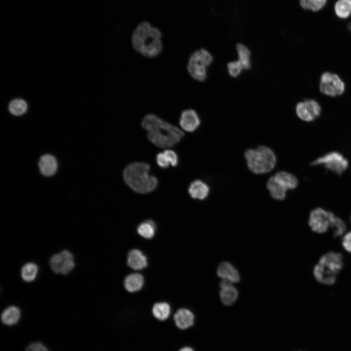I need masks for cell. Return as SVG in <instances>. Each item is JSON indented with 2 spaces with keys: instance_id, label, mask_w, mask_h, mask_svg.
Masks as SVG:
<instances>
[{
  "instance_id": "cell-8",
  "label": "cell",
  "mask_w": 351,
  "mask_h": 351,
  "mask_svg": "<svg viewBox=\"0 0 351 351\" xmlns=\"http://www.w3.org/2000/svg\"><path fill=\"white\" fill-rule=\"evenodd\" d=\"M320 89L323 94L334 97L340 95L344 92L345 85L337 75L326 72L321 76Z\"/></svg>"
},
{
  "instance_id": "cell-41",
  "label": "cell",
  "mask_w": 351,
  "mask_h": 351,
  "mask_svg": "<svg viewBox=\"0 0 351 351\" xmlns=\"http://www.w3.org/2000/svg\"></svg>"
},
{
  "instance_id": "cell-16",
  "label": "cell",
  "mask_w": 351,
  "mask_h": 351,
  "mask_svg": "<svg viewBox=\"0 0 351 351\" xmlns=\"http://www.w3.org/2000/svg\"><path fill=\"white\" fill-rule=\"evenodd\" d=\"M127 263L128 266L134 270H141L147 267V259L141 251L132 249L128 254Z\"/></svg>"
},
{
  "instance_id": "cell-26",
  "label": "cell",
  "mask_w": 351,
  "mask_h": 351,
  "mask_svg": "<svg viewBox=\"0 0 351 351\" xmlns=\"http://www.w3.org/2000/svg\"><path fill=\"white\" fill-rule=\"evenodd\" d=\"M330 228L332 229V238H336L344 234L347 227L346 223L341 218L334 214L331 220Z\"/></svg>"
},
{
  "instance_id": "cell-17",
  "label": "cell",
  "mask_w": 351,
  "mask_h": 351,
  "mask_svg": "<svg viewBox=\"0 0 351 351\" xmlns=\"http://www.w3.org/2000/svg\"><path fill=\"white\" fill-rule=\"evenodd\" d=\"M266 186L273 199L280 201L285 199L287 190L275 179L273 176L268 179Z\"/></svg>"
},
{
  "instance_id": "cell-12",
  "label": "cell",
  "mask_w": 351,
  "mask_h": 351,
  "mask_svg": "<svg viewBox=\"0 0 351 351\" xmlns=\"http://www.w3.org/2000/svg\"><path fill=\"white\" fill-rule=\"evenodd\" d=\"M176 326L180 330H186L194 324L195 315L189 310L185 308L178 309L173 317Z\"/></svg>"
},
{
  "instance_id": "cell-7",
  "label": "cell",
  "mask_w": 351,
  "mask_h": 351,
  "mask_svg": "<svg viewBox=\"0 0 351 351\" xmlns=\"http://www.w3.org/2000/svg\"><path fill=\"white\" fill-rule=\"evenodd\" d=\"M333 213L321 208L311 211L308 218V225L311 230L318 234L326 233L330 227Z\"/></svg>"
},
{
  "instance_id": "cell-14",
  "label": "cell",
  "mask_w": 351,
  "mask_h": 351,
  "mask_svg": "<svg viewBox=\"0 0 351 351\" xmlns=\"http://www.w3.org/2000/svg\"><path fill=\"white\" fill-rule=\"evenodd\" d=\"M39 167L42 175L50 176L53 175L57 171L58 162L53 156L46 154L40 158Z\"/></svg>"
},
{
  "instance_id": "cell-39",
  "label": "cell",
  "mask_w": 351,
  "mask_h": 351,
  "mask_svg": "<svg viewBox=\"0 0 351 351\" xmlns=\"http://www.w3.org/2000/svg\"><path fill=\"white\" fill-rule=\"evenodd\" d=\"M178 351H194V350L189 347H184L179 350Z\"/></svg>"
},
{
  "instance_id": "cell-4",
  "label": "cell",
  "mask_w": 351,
  "mask_h": 351,
  "mask_svg": "<svg viewBox=\"0 0 351 351\" xmlns=\"http://www.w3.org/2000/svg\"><path fill=\"white\" fill-rule=\"evenodd\" d=\"M343 266L342 254L338 252L329 251L322 254L314 265L312 275L319 284L332 286L335 284Z\"/></svg>"
},
{
  "instance_id": "cell-22",
  "label": "cell",
  "mask_w": 351,
  "mask_h": 351,
  "mask_svg": "<svg viewBox=\"0 0 351 351\" xmlns=\"http://www.w3.org/2000/svg\"><path fill=\"white\" fill-rule=\"evenodd\" d=\"M238 54V61L240 64L243 69L247 70L251 68V52L249 49L245 45L238 43L236 46Z\"/></svg>"
},
{
  "instance_id": "cell-27",
  "label": "cell",
  "mask_w": 351,
  "mask_h": 351,
  "mask_svg": "<svg viewBox=\"0 0 351 351\" xmlns=\"http://www.w3.org/2000/svg\"><path fill=\"white\" fill-rule=\"evenodd\" d=\"M334 11L339 18H348L351 15V0H338L334 5Z\"/></svg>"
},
{
  "instance_id": "cell-35",
  "label": "cell",
  "mask_w": 351,
  "mask_h": 351,
  "mask_svg": "<svg viewBox=\"0 0 351 351\" xmlns=\"http://www.w3.org/2000/svg\"><path fill=\"white\" fill-rule=\"evenodd\" d=\"M310 6V10L317 12L324 7L327 0H308Z\"/></svg>"
},
{
  "instance_id": "cell-23",
  "label": "cell",
  "mask_w": 351,
  "mask_h": 351,
  "mask_svg": "<svg viewBox=\"0 0 351 351\" xmlns=\"http://www.w3.org/2000/svg\"><path fill=\"white\" fill-rule=\"evenodd\" d=\"M238 291L233 285L221 288L220 297L223 304L229 306L237 299Z\"/></svg>"
},
{
  "instance_id": "cell-33",
  "label": "cell",
  "mask_w": 351,
  "mask_h": 351,
  "mask_svg": "<svg viewBox=\"0 0 351 351\" xmlns=\"http://www.w3.org/2000/svg\"><path fill=\"white\" fill-rule=\"evenodd\" d=\"M341 245L345 251L351 254V231L343 235L341 239Z\"/></svg>"
},
{
  "instance_id": "cell-9",
  "label": "cell",
  "mask_w": 351,
  "mask_h": 351,
  "mask_svg": "<svg viewBox=\"0 0 351 351\" xmlns=\"http://www.w3.org/2000/svg\"><path fill=\"white\" fill-rule=\"evenodd\" d=\"M50 265L52 270L56 273L67 272L74 265V256L69 251H62L51 257Z\"/></svg>"
},
{
  "instance_id": "cell-20",
  "label": "cell",
  "mask_w": 351,
  "mask_h": 351,
  "mask_svg": "<svg viewBox=\"0 0 351 351\" xmlns=\"http://www.w3.org/2000/svg\"><path fill=\"white\" fill-rule=\"evenodd\" d=\"M144 284L143 275L138 273H131L124 279V285L126 290L134 292L140 290Z\"/></svg>"
},
{
  "instance_id": "cell-25",
  "label": "cell",
  "mask_w": 351,
  "mask_h": 351,
  "mask_svg": "<svg viewBox=\"0 0 351 351\" xmlns=\"http://www.w3.org/2000/svg\"><path fill=\"white\" fill-rule=\"evenodd\" d=\"M156 225L152 220H146L141 222L137 228V233L142 237L152 238L156 232Z\"/></svg>"
},
{
  "instance_id": "cell-31",
  "label": "cell",
  "mask_w": 351,
  "mask_h": 351,
  "mask_svg": "<svg viewBox=\"0 0 351 351\" xmlns=\"http://www.w3.org/2000/svg\"><path fill=\"white\" fill-rule=\"evenodd\" d=\"M227 67L229 74L232 77H237L243 70L238 60L229 62Z\"/></svg>"
},
{
  "instance_id": "cell-37",
  "label": "cell",
  "mask_w": 351,
  "mask_h": 351,
  "mask_svg": "<svg viewBox=\"0 0 351 351\" xmlns=\"http://www.w3.org/2000/svg\"><path fill=\"white\" fill-rule=\"evenodd\" d=\"M222 279L219 284L221 288L233 285L234 283L231 280L227 278Z\"/></svg>"
},
{
  "instance_id": "cell-10",
  "label": "cell",
  "mask_w": 351,
  "mask_h": 351,
  "mask_svg": "<svg viewBox=\"0 0 351 351\" xmlns=\"http://www.w3.org/2000/svg\"><path fill=\"white\" fill-rule=\"evenodd\" d=\"M320 110L319 104L312 99L300 102L296 107L297 116L301 120L305 121L313 120L320 115Z\"/></svg>"
},
{
  "instance_id": "cell-18",
  "label": "cell",
  "mask_w": 351,
  "mask_h": 351,
  "mask_svg": "<svg viewBox=\"0 0 351 351\" xmlns=\"http://www.w3.org/2000/svg\"><path fill=\"white\" fill-rule=\"evenodd\" d=\"M217 274L219 277L228 279L233 283L238 282L240 279L237 270L228 262H222L219 265Z\"/></svg>"
},
{
  "instance_id": "cell-32",
  "label": "cell",
  "mask_w": 351,
  "mask_h": 351,
  "mask_svg": "<svg viewBox=\"0 0 351 351\" xmlns=\"http://www.w3.org/2000/svg\"><path fill=\"white\" fill-rule=\"evenodd\" d=\"M163 153L166 156L170 164L173 167H176L178 164V157L177 154L172 150H166Z\"/></svg>"
},
{
  "instance_id": "cell-40",
  "label": "cell",
  "mask_w": 351,
  "mask_h": 351,
  "mask_svg": "<svg viewBox=\"0 0 351 351\" xmlns=\"http://www.w3.org/2000/svg\"><path fill=\"white\" fill-rule=\"evenodd\" d=\"M348 27H349V30L351 31V22L349 24Z\"/></svg>"
},
{
  "instance_id": "cell-28",
  "label": "cell",
  "mask_w": 351,
  "mask_h": 351,
  "mask_svg": "<svg viewBox=\"0 0 351 351\" xmlns=\"http://www.w3.org/2000/svg\"><path fill=\"white\" fill-rule=\"evenodd\" d=\"M8 109L12 115L17 116H21L26 112L27 104L22 99H15L10 102Z\"/></svg>"
},
{
  "instance_id": "cell-30",
  "label": "cell",
  "mask_w": 351,
  "mask_h": 351,
  "mask_svg": "<svg viewBox=\"0 0 351 351\" xmlns=\"http://www.w3.org/2000/svg\"><path fill=\"white\" fill-rule=\"evenodd\" d=\"M38 272L37 266L33 263L25 264L22 268L21 275L22 279L27 282L34 280Z\"/></svg>"
},
{
  "instance_id": "cell-11",
  "label": "cell",
  "mask_w": 351,
  "mask_h": 351,
  "mask_svg": "<svg viewBox=\"0 0 351 351\" xmlns=\"http://www.w3.org/2000/svg\"><path fill=\"white\" fill-rule=\"evenodd\" d=\"M179 123L181 128L184 131L193 132L199 127L200 119L195 110L188 109L181 112Z\"/></svg>"
},
{
  "instance_id": "cell-6",
  "label": "cell",
  "mask_w": 351,
  "mask_h": 351,
  "mask_svg": "<svg viewBox=\"0 0 351 351\" xmlns=\"http://www.w3.org/2000/svg\"><path fill=\"white\" fill-rule=\"evenodd\" d=\"M312 165H323L328 170L337 174H342L348 168V160L340 153L331 152L314 160Z\"/></svg>"
},
{
  "instance_id": "cell-29",
  "label": "cell",
  "mask_w": 351,
  "mask_h": 351,
  "mask_svg": "<svg viewBox=\"0 0 351 351\" xmlns=\"http://www.w3.org/2000/svg\"><path fill=\"white\" fill-rule=\"evenodd\" d=\"M190 58L201 62L207 67L212 62L213 58L210 53L204 49H200L194 52Z\"/></svg>"
},
{
  "instance_id": "cell-1",
  "label": "cell",
  "mask_w": 351,
  "mask_h": 351,
  "mask_svg": "<svg viewBox=\"0 0 351 351\" xmlns=\"http://www.w3.org/2000/svg\"><path fill=\"white\" fill-rule=\"evenodd\" d=\"M141 126L147 132L149 140L160 148L172 147L184 136V132L176 126L153 114L144 116Z\"/></svg>"
},
{
  "instance_id": "cell-34",
  "label": "cell",
  "mask_w": 351,
  "mask_h": 351,
  "mask_svg": "<svg viewBox=\"0 0 351 351\" xmlns=\"http://www.w3.org/2000/svg\"><path fill=\"white\" fill-rule=\"evenodd\" d=\"M25 351H49L48 348L40 342H35L28 345Z\"/></svg>"
},
{
  "instance_id": "cell-2",
  "label": "cell",
  "mask_w": 351,
  "mask_h": 351,
  "mask_svg": "<svg viewBox=\"0 0 351 351\" xmlns=\"http://www.w3.org/2000/svg\"><path fill=\"white\" fill-rule=\"evenodd\" d=\"M160 31L148 22L140 23L134 31L132 44L134 49L144 57L157 56L163 49Z\"/></svg>"
},
{
  "instance_id": "cell-5",
  "label": "cell",
  "mask_w": 351,
  "mask_h": 351,
  "mask_svg": "<svg viewBox=\"0 0 351 351\" xmlns=\"http://www.w3.org/2000/svg\"><path fill=\"white\" fill-rule=\"evenodd\" d=\"M249 169L257 175L270 172L275 166L276 157L269 147L261 145L255 149H249L244 153Z\"/></svg>"
},
{
  "instance_id": "cell-13",
  "label": "cell",
  "mask_w": 351,
  "mask_h": 351,
  "mask_svg": "<svg viewBox=\"0 0 351 351\" xmlns=\"http://www.w3.org/2000/svg\"><path fill=\"white\" fill-rule=\"evenodd\" d=\"M209 186L203 181L197 179L192 182L188 188V193L194 199L204 200L206 199L210 193Z\"/></svg>"
},
{
  "instance_id": "cell-15",
  "label": "cell",
  "mask_w": 351,
  "mask_h": 351,
  "mask_svg": "<svg viewBox=\"0 0 351 351\" xmlns=\"http://www.w3.org/2000/svg\"><path fill=\"white\" fill-rule=\"evenodd\" d=\"M207 66L203 63L189 59L187 71L191 77L198 81H203L207 78Z\"/></svg>"
},
{
  "instance_id": "cell-38",
  "label": "cell",
  "mask_w": 351,
  "mask_h": 351,
  "mask_svg": "<svg viewBox=\"0 0 351 351\" xmlns=\"http://www.w3.org/2000/svg\"><path fill=\"white\" fill-rule=\"evenodd\" d=\"M300 4L304 9L306 10L310 9V6L308 0H300Z\"/></svg>"
},
{
  "instance_id": "cell-21",
  "label": "cell",
  "mask_w": 351,
  "mask_h": 351,
  "mask_svg": "<svg viewBox=\"0 0 351 351\" xmlns=\"http://www.w3.org/2000/svg\"><path fill=\"white\" fill-rule=\"evenodd\" d=\"M20 316V309L16 306H10L5 309L1 314V322L9 326L15 325Z\"/></svg>"
},
{
  "instance_id": "cell-36",
  "label": "cell",
  "mask_w": 351,
  "mask_h": 351,
  "mask_svg": "<svg viewBox=\"0 0 351 351\" xmlns=\"http://www.w3.org/2000/svg\"><path fill=\"white\" fill-rule=\"evenodd\" d=\"M156 161L157 165L162 168H167L169 167L170 163L163 152L157 154Z\"/></svg>"
},
{
  "instance_id": "cell-3",
  "label": "cell",
  "mask_w": 351,
  "mask_h": 351,
  "mask_svg": "<svg viewBox=\"0 0 351 351\" xmlns=\"http://www.w3.org/2000/svg\"><path fill=\"white\" fill-rule=\"evenodd\" d=\"M150 166L145 162H134L125 167L123 172L125 183L137 193L145 194L154 191L157 185L156 177L149 174Z\"/></svg>"
},
{
  "instance_id": "cell-19",
  "label": "cell",
  "mask_w": 351,
  "mask_h": 351,
  "mask_svg": "<svg viewBox=\"0 0 351 351\" xmlns=\"http://www.w3.org/2000/svg\"><path fill=\"white\" fill-rule=\"evenodd\" d=\"M275 179L287 191L296 188L298 181L296 177L286 171H279L274 176Z\"/></svg>"
},
{
  "instance_id": "cell-24",
  "label": "cell",
  "mask_w": 351,
  "mask_h": 351,
  "mask_svg": "<svg viewBox=\"0 0 351 351\" xmlns=\"http://www.w3.org/2000/svg\"><path fill=\"white\" fill-rule=\"evenodd\" d=\"M152 313L154 317L160 321L166 320L171 313V307L166 302L155 303L152 308Z\"/></svg>"
}]
</instances>
